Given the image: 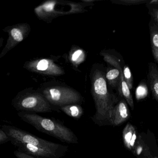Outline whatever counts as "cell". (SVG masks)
Masks as SVG:
<instances>
[{
  "label": "cell",
  "instance_id": "6da1fadb",
  "mask_svg": "<svg viewBox=\"0 0 158 158\" xmlns=\"http://www.w3.org/2000/svg\"><path fill=\"white\" fill-rule=\"evenodd\" d=\"M105 71L102 64H95L89 74L91 95L96 109V113L91 118L99 126L110 124L113 110L118 102L113 89L108 85Z\"/></svg>",
  "mask_w": 158,
  "mask_h": 158
},
{
  "label": "cell",
  "instance_id": "7a4b0ae2",
  "mask_svg": "<svg viewBox=\"0 0 158 158\" xmlns=\"http://www.w3.org/2000/svg\"><path fill=\"white\" fill-rule=\"evenodd\" d=\"M18 116L40 132L68 144H78V139L70 128L60 121L40 116L35 113L18 112Z\"/></svg>",
  "mask_w": 158,
  "mask_h": 158
},
{
  "label": "cell",
  "instance_id": "3957f363",
  "mask_svg": "<svg viewBox=\"0 0 158 158\" xmlns=\"http://www.w3.org/2000/svg\"><path fill=\"white\" fill-rule=\"evenodd\" d=\"M11 104L19 112L46 113L60 111L58 107L51 105L38 89L31 88L19 92L12 101Z\"/></svg>",
  "mask_w": 158,
  "mask_h": 158
},
{
  "label": "cell",
  "instance_id": "277c9868",
  "mask_svg": "<svg viewBox=\"0 0 158 158\" xmlns=\"http://www.w3.org/2000/svg\"><path fill=\"white\" fill-rule=\"evenodd\" d=\"M52 106L60 107L70 104H81L84 98L76 89L64 85L48 84L39 89Z\"/></svg>",
  "mask_w": 158,
  "mask_h": 158
},
{
  "label": "cell",
  "instance_id": "5b68a950",
  "mask_svg": "<svg viewBox=\"0 0 158 158\" xmlns=\"http://www.w3.org/2000/svg\"><path fill=\"white\" fill-rule=\"evenodd\" d=\"M1 128L10 138V141H15L27 143L37 147L56 150L67 152L69 150V148L67 146L48 141L16 127L4 124L2 126Z\"/></svg>",
  "mask_w": 158,
  "mask_h": 158
},
{
  "label": "cell",
  "instance_id": "8992f818",
  "mask_svg": "<svg viewBox=\"0 0 158 158\" xmlns=\"http://www.w3.org/2000/svg\"><path fill=\"white\" fill-rule=\"evenodd\" d=\"M80 4L65 1L59 10L60 1H48L36 7L35 11L39 18L44 21H48L60 15L81 12L83 6Z\"/></svg>",
  "mask_w": 158,
  "mask_h": 158
},
{
  "label": "cell",
  "instance_id": "52a82bcc",
  "mask_svg": "<svg viewBox=\"0 0 158 158\" xmlns=\"http://www.w3.org/2000/svg\"><path fill=\"white\" fill-rule=\"evenodd\" d=\"M9 34L7 43L0 54V58L4 57L20 42L24 40L30 34L31 27L28 24L22 23L10 27L8 30L4 29Z\"/></svg>",
  "mask_w": 158,
  "mask_h": 158
},
{
  "label": "cell",
  "instance_id": "ba28073f",
  "mask_svg": "<svg viewBox=\"0 0 158 158\" xmlns=\"http://www.w3.org/2000/svg\"><path fill=\"white\" fill-rule=\"evenodd\" d=\"M11 143L17 148V150L32 155L36 158H61L68 152L56 150L41 147H37L30 144L11 141Z\"/></svg>",
  "mask_w": 158,
  "mask_h": 158
},
{
  "label": "cell",
  "instance_id": "9c48e42d",
  "mask_svg": "<svg viewBox=\"0 0 158 158\" xmlns=\"http://www.w3.org/2000/svg\"><path fill=\"white\" fill-rule=\"evenodd\" d=\"M24 68L31 72L46 75L60 76L64 73L60 66L49 59H37L27 62Z\"/></svg>",
  "mask_w": 158,
  "mask_h": 158
},
{
  "label": "cell",
  "instance_id": "30bf717a",
  "mask_svg": "<svg viewBox=\"0 0 158 158\" xmlns=\"http://www.w3.org/2000/svg\"><path fill=\"white\" fill-rule=\"evenodd\" d=\"M130 115L127 102L124 99H122L114 107L110 124L114 126L121 124L129 119Z\"/></svg>",
  "mask_w": 158,
  "mask_h": 158
},
{
  "label": "cell",
  "instance_id": "8fae6325",
  "mask_svg": "<svg viewBox=\"0 0 158 158\" xmlns=\"http://www.w3.org/2000/svg\"><path fill=\"white\" fill-rule=\"evenodd\" d=\"M147 78L152 97L158 101V67L155 63L150 62L149 63Z\"/></svg>",
  "mask_w": 158,
  "mask_h": 158
},
{
  "label": "cell",
  "instance_id": "7c38bea8",
  "mask_svg": "<svg viewBox=\"0 0 158 158\" xmlns=\"http://www.w3.org/2000/svg\"><path fill=\"white\" fill-rule=\"evenodd\" d=\"M149 27L152 56L158 64V26L151 19L149 23Z\"/></svg>",
  "mask_w": 158,
  "mask_h": 158
},
{
  "label": "cell",
  "instance_id": "4fadbf2b",
  "mask_svg": "<svg viewBox=\"0 0 158 158\" xmlns=\"http://www.w3.org/2000/svg\"><path fill=\"white\" fill-rule=\"evenodd\" d=\"M59 109L66 115L75 120H79L84 114V110L80 104L65 105L60 107Z\"/></svg>",
  "mask_w": 158,
  "mask_h": 158
},
{
  "label": "cell",
  "instance_id": "5bb4252c",
  "mask_svg": "<svg viewBox=\"0 0 158 158\" xmlns=\"http://www.w3.org/2000/svg\"><path fill=\"white\" fill-rule=\"evenodd\" d=\"M136 132L135 127L130 123H127L123 130V135L124 144L128 149L131 150V142L133 135Z\"/></svg>",
  "mask_w": 158,
  "mask_h": 158
},
{
  "label": "cell",
  "instance_id": "9a60e30c",
  "mask_svg": "<svg viewBox=\"0 0 158 158\" xmlns=\"http://www.w3.org/2000/svg\"><path fill=\"white\" fill-rule=\"evenodd\" d=\"M123 73L125 81L126 82L128 88L131 90L133 89L134 80H133L132 73L128 65L126 64L124 65L123 68Z\"/></svg>",
  "mask_w": 158,
  "mask_h": 158
},
{
  "label": "cell",
  "instance_id": "2e32d148",
  "mask_svg": "<svg viewBox=\"0 0 158 158\" xmlns=\"http://www.w3.org/2000/svg\"><path fill=\"white\" fill-rule=\"evenodd\" d=\"M149 1H145V0H115V1H112L111 2L114 4L130 6V5L147 4Z\"/></svg>",
  "mask_w": 158,
  "mask_h": 158
},
{
  "label": "cell",
  "instance_id": "e0dca14e",
  "mask_svg": "<svg viewBox=\"0 0 158 158\" xmlns=\"http://www.w3.org/2000/svg\"><path fill=\"white\" fill-rule=\"evenodd\" d=\"M85 55V53L83 50L78 49L75 50L72 53L70 59L73 63L78 64V63H80L84 60Z\"/></svg>",
  "mask_w": 158,
  "mask_h": 158
},
{
  "label": "cell",
  "instance_id": "ac0fdd59",
  "mask_svg": "<svg viewBox=\"0 0 158 158\" xmlns=\"http://www.w3.org/2000/svg\"><path fill=\"white\" fill-rule=\"evenodd\" d=\"M147 7L148 10V13L151 17V19L158 26V5L147 4Z\"/></svg>",
  "mask_w": 158,
  "mask_h": 158
},
{
  "label": "cell",
  "instance_id": "d6986e66",
  "mask_svg": "<svg viewBox=\"0 0 158 158\" xmlns=\"http://www.w3.org/2000/svg\"><path fill=\"white\" fill-rule=\"evenodd\" d=\"M147 88L144 83H141L137 89L136 95L137 99H140L146 97L147 95Z\"/></svg>",
  "mask_w": 158,
  "mask_h": 158
},
{
  "label": "cell",
  "instance_id": "ffe728a7",
  "mask_svg": "<svg viewBox=\"0 0 158 158\" xmlns=\"http://www.w3.org/2000/svg\"><path fill=\"white\" fill-rule=\"evenodd\" d=\"M10 138L7 133L2 129H0V144H4L9 141H10Z\"/></svg>",
  "mask_w": 158,
  "mask_h": 158
},
{
  "label": "cell",
  "instance_id": "44dd1931",
  "mask_svg": "<svg viewBox=\"0 0 158 158\" xmlns=\"http://www.w3.org/2000/svg\"><path fill=\"white\" fill-rule=\"evenodd\" d=\"M14 155L17 157V158H36L35 157L32 156V155H29L27 154L24 152H21L18 150L15 151Z\"/></svg>",
  "mask_w": 158,
  "mask_h": 158
}]
</instances>
